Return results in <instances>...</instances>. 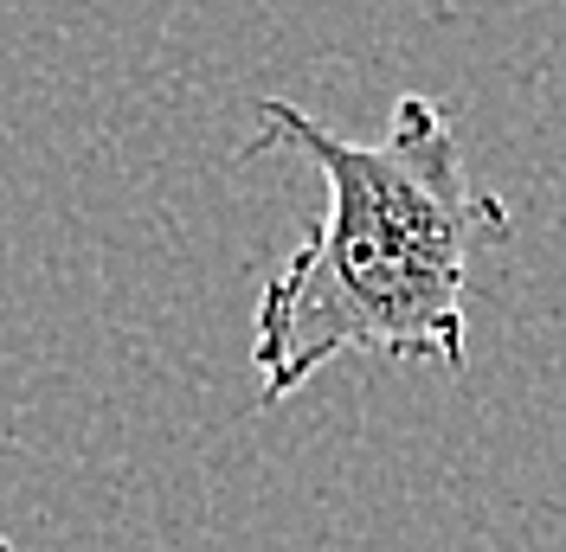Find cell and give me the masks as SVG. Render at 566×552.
<instances>
[{
	"instance_id": "1",
	"label": "cell",
	"mask_w": 566,
	"mask_h": 552,
	"mask_svg": "<svg viewBox=\"0 0 566 552\" xmlns=\"http://www.w3.org/2000/svg\"><path fill=\"white\" fill-rule=\"evenodd\" d=\"M258 129L310 155L328 187L322 225L277 264L251 315L258 399L283 405L342 353L463 367L470 257L509 238L515 219L470 173L451 109L406 91L387 136L348 141L310 109L264 97Z\"/></svg>"
},
{
	"instance_id": "2",
	"label": "cell",
	"mask_w": 566,
	"mask_h": 552,
	"mask_svg": "<svg viewBox=\"0 0 566 552\" xmlns=\"http://www.w3.org/2000/svg\"><path fill=\"white\" fill-rule=\"evenodd\" d=\"M0 552H13V540H7V533H0Z\"/></svg>"
}]
</instances>
